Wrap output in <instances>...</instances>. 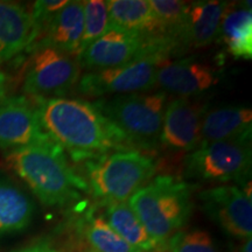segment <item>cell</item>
Instances as JSON below:
<instances>
[{"label": "cell", "instance_id": "19", "mask_svg": "<svg viewBox=\"0 0 252 252\" xmlns=\"http://www.w3.org/2000/svg\"><path fill=\"white\" fill-rule=\"evenodd\" d=\"M229 54L235 59H252L251 2L229 4L220 23V35Z\"/></svg>", "mask_w": 252, "mask_h": 252}, {"label": "cell", "instance_id": "7", "mask_svg": "<svg viewBox=\"0 0 252 252\" xmlns=\"http://www.w3.org/2000/svg\"><path fill=\"white\" fill-rule=\"evenodd\" d=\"M173 53L169 43L140 34L123 31H106L99 39L77 56L80 67L96 71L115 68L153 55L168 56Z\"/></svg>", "mask_w": 252, "mask_h": 252}, {"label": "cell", "instance_id": "18", "mask_svg": "<svg viewBox=\"0 0 252 252\" xmlns=\"http://www.w3.org/2000/svg\"><path fill=\"white\" fill-rule=\"evenodd\" d=\"M252 110L247 106H223L207 110L201 125L203 143L251 138Z\"/></svg>", "mask_w": 252, "mask_h": 252}, {"label": "cell", "instance_id": "13", "mask_svg": "<svg viewBox=\"0 0 252 252\" xmlns=\"http://www.w3.org/2000/svg\"><path fill=\"white\" fill-rule=\"evenodd\" d=\"M219 70L208 63L182 59L165 62L157 74V87L180 98L198 96L219 84Z\"/></svg>", "mask_w": 252, "mask_h": 252}, {"label": "cell", "instance_id": "20", "mask_svg": "<svg viewBox=\"0 0 252 252\" xmlns=\"http://www.w3.org/2000/svg\"><path fill=\"white\" fill-rule=\"evenodd\" d=\"M104 204L103 217L134 250L146 252L157 247L156 242L150 237L146 229L141 224L137 215L125 202H102Z\"/></svg>", "mask_w": 252, "mask_h": 252}, {"label": "cell", "instance_id": "16", "mask_svg": "<svg viewBox=\"0 0 252 252\" xmlns=\"http://www.w3.org/2000/svg\"><path fill=\"white\" fill-rule=\"evenodd\" d=\"M36 35L31 13L14 2L0 1V64L30 48Z\"/></svg>", "mask_w": 252, "mask_h": 252}, {"label": "cell", "instance_id": "26", "mask_svg": "<svg viewBox=\"0 0 252 252\" xmlns=\"http://www.w3.org/2000/svg\"><path fill=\"white\" fill-rule=\"evenodd\" d=\"M67 2L68 0H40L34 4L31 17L33 20L34 30H35V41L39 39L41 33L45 31V28L48 26L53 18L64 7Z\"/></svg>", "mask_w": 252, "mask_h": 252}, {"label": "cell", "instance_id": "17", "mask_svg": "<svg viewBox=\"0 0 252 252\" xmlns=\"http://www.w3.org/2000/svg\"><path fill=\"white\" fill-rule=\"evenodd\" d=\"M106 4L109 12L108 31L128 32L149 39L166 41L161 35L149 0H109Z\"/></svg>", "mask_w": 252, "mask_h": 252}, {"label": "cell", "instance_id": "12", "mask_svg": "<svg viewBox=\"0 0 252 252\" xmlns=\"http://www.w3.org/2000/svg\"><path fill=\"white\" fill-rule=\"evenodd\" d=\"M52 143L30 100L13 97L0 103V147L15 150Z\"/></svg>", "mask_w": 252, "mask_h": 252}, {"label": "cell", "instance_id": "27", "mask_svg": "<svg viewBox=\"0 0 252 252\" xmlns=\"http://www.w3.org/2000/svg\"><path fill=\"white\" fill-rule=\"evenodd\" d=\"M14 252H58L54 248L50 245L48 242L43 241L39 242V243L31 245V247H27L25 249H21V250L14 251Z\"/></svg>", "mask_w": 252, "mask_h": 252}, {"label": "cell", "instance_id": "14", "mask_svg": "<svg viewBox=\"0 0 252 252\" xmlns=\"http://www.w3.org/2000/svg\"><path fill=\"white\" fill-rule=\"evenodd\" d=\"M228 6L229 2L215 0L188 2L176 50L197 49L212 45L219 39L220 23Z\"/></svg>", "mask_w": 252, "mask_h": 252}, {"label": "cell", "instance_id": "2", "mask_svg": "<svg viewBox=\"0 0 252 252\" xmlns=\"http://www.w3.org/2000/svg\"><path fill=\"white\" fill-rule=\"evenodd\" d=\"M6 163L45 206H65L89 191L86 179L69 165L55 143L12 150Z\"/></svg>", "mask_w": 252, "mask_h": 252}, {"label": "cell", "instance_id": "29", "mask_svg": "<svg viewBox=\"0 0 252 252\" xmlns=\"http://www.w3.org/2000/svg\"><path fill=\"white\" fill-rule=\"evenodd\" d=\"M251 251H252V241H251V238L245 239L244 244L242 245L241 248H239V251L238 252H251Z\"/></svg>", "mask_w": 252, "mask_h": 252}, {"label": "cell", "instance_id": "23", "mask_svg": "<svg viewBox=\"0 0 252 252\" xmlns=\"http://www.w3.org/2000/svg\"><path fill=\"white\" fill-rule=\"evenodd\" d=\"M149 2L159 24L162 37L175 52L188 2L179 0H150Z\"/></svg>", "mask_w": 252, "mask_h": 252}, {"label": "cell", "instance_id": "8", "mask_svg": "<svg viewBox=\"0 0 252 252\" xmlns=\"http://www.w3.org/2000/svg\"><path fill=\"white\" fill-rule=\"evenodd\" d=\"M24 91L34 98H56L68 94L80 81L77 58L49 47L31 50Z\"/></svg>", "mask_w": 252, "mask_h": 252}, {"label": "cell", "instance_id": "21", "mask_svg": "<svg viewBox=\"0 0 252 252\" xmlns=\"http://www.w3.org/2000/svg\"><path fill=\"white\" fill-rule=\"evenodd\" d=\"M33 212V203L20 189L0 182V237L26 229Z\"/></svg>", "mask_w": 252, "mask_h": 252}, {"label": "cell", "instance_id": "4", "mask_svg": "<svg viewBox=\"0 0 252 252\" xmlns=\"http://www.w3.org/2000/svg\"><path fill=\"white\" fill-rule=\"evenodd\" d=\"M89 191L102 202H125L152 180L158 163L139 150L109 153L84 163Z\"/></svg>", "mask_w": 252, "mask_h": 252}, {"label": "cell", "instance_id": "11", "mask_svg": "<svg viewBox=\"0 0 252 252\" xmlns=\"http://www.w3.org/2000/svg\"><path fill=\"white\" fill-rule=\"evenodd\" d=\"M206 104L189 98H176L167 103L163 113L159 146L171 152H191L202 144L201 125Z\"/></svg>", "mask_w": 252, "mask_h": 252}, {"label": "cell", "instance_id": "5", "mask_svg": "<svg viewBox=\"0 0 252 252\" xmlns=\"http://www.w3.org/2000/svg\"><path fill=\"white\" fill-rule=\"evenodd\" d=\"M168 94L135 93L100 98L94 104L125 134L131 149L154 150L159 146Z\"/></svg>", "mask_w": 252, "mask_h": 252}, {"label": "cell", "instance_id": "10", "mask_svg": "<svg viewBox=\"0 0 252 252\" xmlns=\"http://www.w3.org/2000/svg\"><path fill=\"white\" fill-rule=\"evenodd\" d=\"M202 210L225 234L249 239L252 235L251 197L237 186H217L198 194Z\"/></svg>", "mask_w": 252, "mask_h": 252}, {"label": "cell", "instance_id": "22", "mask_svg": "<svg viewBox=\"0 0 252 252\" xmlns=\"http://www.w3.org/2000/svg\"><path fill=\"white\" fill-rule=\"evenodd\" d=\"M83 235L96 252H139L127 244L106 222L103 215L88 214L84 219Z\"/></svg>", "mask_w": 252, "mask_h": 252}, {"label": "cell", "instance_id": "24", "mask_svg": "<svg viewBox=\"0 0 252 252\" xmlns=\"http://www.w3.org/2000/svg\"><path fill=\"white\" fill-rule=\"evenodd\" d=\"M83 8L84 28L78 55L108 31L109 23V12L106 1L87 0V1H83Z\"/></svg>", "mask_w": 252, "mask_h": 252}, {"label": "cell", "instance_id": "1", "mask_svg": "<svg viewBox=\"0 0 252 252\" xmlns=\"http://www.w3.org/2000/svg\"><path fill=\"white\" fill-rule=\"evenodd\" d=\"M35 102L42 128L74 161L131 150L125 134L94 103L64 97L36 98Z\"/></svg>", "mask_w": 252, "mask_h": 252}, {"label": "cell", "instance_id": "15", "mask_svg": "<svg viewBox=\"0 0 252 252\" xmlns=\"http://www.w3.org/2000/svg\"><path fill=\"white\" fill-rule=\"evenodd\" d=\"M83 28V1L71 0L53 18L30 50L37 47H49L77 58Z\"/></svg>", "mask_w": 252, "mask_h": 252}, {"label": "cell", "instance_id": "25", "mask_svg": "<svg viewBox=\"0 0 252 252\" xmlns=\"http://www.w3.org/2000/svg\"><path fill=\"white\" fill-rule=\"evenodd\" d=\"M169 252H222L213 236L201 229L180 230L167 241Z\"/></svg>", "mask_w": 252, "mask_h": 252}, {"label": "cell", "instance_id": "9", "mask_svg": "<svg viewBox=\"0 0 252 252\" xmlns=\"http://www.w3.org/2000/svg\"><path fill=\"white\" fill-rule=\"evenodd\" d=\"M167 58L153 55L115 68L89 71L80 78L78 91L89 97L127 94L157 87V74Z\"/></svg>", "mask_w": 252, "mask_h": 252}, {"label": "cell", "instance_id": "6", "mask_svg": "<svg viewBox=\"0 0 252 252\" xmlns=\"http://www.w3.org/2000/svg\"><path fill=\"white\" fill-rule=\"evenodd\" d=\"M251 138L203 143L184 159L186 179L224 184L235 181L243 187L250 182Z\"/></svg>", "mask_w": 252, "mask_h": 252}, {"label": "cell", "instance_id": "28", "mask_svg": "<svg viewBox=\"0 0 252 252\" xmlns=\"http://www.w3.org/2000/svg\"><path fill=\"white\" fill-rule=\"evenodd\" d=\"M7 82L8 77L4 72L0 71V103L6 99V94H7Z\"/></svg>", "mask_w": 252, "mask_h": 252}, {"label": "cell", "instance_id": "3", "mask_svg": "<svg viewBox=\"0 0 252 252\" xmlns=\"http://www.w3.org/2000/svg\"><path fill=\"white\" fill-rule=\"evenodd\" d=\"M195 186L172 175H159L135 191L128 206L157 245L166 243L187 224L193 213Z\"/></svg>", "mask_w": 252, "mask_h": 252}]
</instances>
